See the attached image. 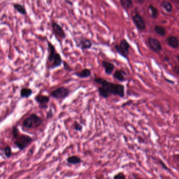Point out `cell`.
I'll list each match as a JSON object with an SVG mask.
<instances>
[{
    "mask_svg": "<svg viewBox=\"0 0 179 179\" xmlns=\"http://www.w3.org/2000/svg\"><path fill=\"white\" fill-rule=\"evenodd\" d=\"M51 27L53 29V32L56 37H58L61 39H64L66 37V34L64 29L58 23L52 22Z\"/></svg>",
    "mask_w": 179,
    "mask_h": 179,
    "instance_id": "10",
    "label": "cell"
},
{
    "mask_svg": "<svg viewBox=\"0 0 179 179\" xmlns=\"http://www.w3.org/2000/svg\"><path fill=\"white\" fill-rule=\"evenodd\" d=\"M67 161L68 163H70L71 164H77L81 162V159L79 157L76 156L68 157L67 158Z\"/></svg>",
    "mask_w": 179,
    "mask_h": 179,
    "instance_id": "22",
    "label": "cell"
},
{
    "mask_svg": "<svg viewBox=\"0 0 179 179\" xmlns=\"http://www.w3.org/2000/svg\"><path fill=\"white\" fill-rule=\"evenodd\" d=\"M74 75L80 78H87L92 75L91 70L88 68H84L80 71H77L74 73Z\"/></svg>",
    "mask_w": 179,
    "mask_h": 179,
    "instance_id": "15",
    "label": "cell"
},
{
    "mask_svg": "<svg viewBox=\"0 0 179 179\" xmlns=\"http://www.w3.org/2000/svg\"><path fill=\"white\" fill-rule=\"evenodd\" d=\"M120 3L121 7L125 11L129 10L133 6V2L131 0H120Z\"/></svg>",
    "mask_w": 179,
    "mask_h": 179,
    "instance_id": "21",
    "label": "cell"
},
{
    "mask_svg": "<svg viewBox=\"0 0 179 179\" xmlns=\"http://www.w3.org/2000/svg\"><path fill=\"white\" fill-rule=\"evenodd\" d=\"M174 71L176 72V74H177V75L178 76H179V66L178 65H176L174 67Z\"/></svg>",
    "mask_w": 179,
    "mask_h": 179,
    "instance_id": "29",
    "label": "cell"
},
{
    "mask_svg": "<svg viewBox=\"0 0 179 179\" xmlns=\"http://www.w3.org/2000/svg\"><path fill=\"white\" fill-rule=\"evenodd\" d=\"M76 45L77 47L80 48L82 51L90 49L93 46V42L86 37H81L75 39Z\"/></svg>",
    "mask_w": 179,
    "mask_h": 179,
    "instance_id": "6",
    "label": "cell"
},
{
    "mask_svg": "<svg viewBox=\"0 0 179 179\" xmlns=\"http://www.w3.org/2000/svg\"><path fill=\"white\" fill-rule=\"evenodd\" d=\"M13 136L14 137H17L19 136V133H18V129L16 127H14L13 129Z\"/></svg>",
    "mask_w": 179,
    "mask_h": 179,
    "instance_id": "27",
    "label": "cell"
},
{
    "mask_svg": "<svg viewBox=\"0 0 179 179\" xmlns=\"http://www.w3.org/2000/svg\"><path fill=\"white\" fill-rule=\"evenodd\" d=\"M176 59L178 60V61H179V55H177V56H176Z\"/></svg>",
    "mask_w": 179,
    "mask_h": 179,
    "instance_id": "34",
    "label": "cell"
},
{
    "mask_svg": "<svg viewBox=\"0 0 179 179\" xmlns=\"http://www.w3.org/2000/svg\"><path fill=\"white\" fill-rule=\"evenodd\" d=\"M139 179V178H136V179Z\"/></svg>",
    "mask_w": 179,
    "mask_h": 179,
    "instance_id": "36",
    "label": "cell"
},
{
    "mask_svg": "<svg viewBox=\"0 0 179 179\" xmlns=\"http://www.w3.org/2000/svg\"><path fill=\"white\" fill-rule=\"evenodd\" d=\"M35 102L38 103L39 108L42 109H46L47 108V104L49 102V97L42 94H38L34 98Z\"/></svg>",
    "mask_w": 179,
    "mask_h": 179,
    "instance_id": "11",
    "label": "cell"
},
{
    "mask_svg": "<svg viewBox=\"0 0 179 179\" xmlns=\"http://www.w3.org/2000/svg\"><path fill=\"white\" fill-rule=\"evenodd\" d=\"M132 19L136 27L140 31H143L146 28V23L143 17L138 12H136L132 16Z\"/></svg>",
    "mask_w": 179,
    "mask_h": 179,
    "instance_id": "7",
    "label": "cell"
},
{
    "mask_svg": "<svg viewBox=\"0 0 179 179\" xmlns=\"http://www.w3.org/2000/svg\"><path fill=\"white\" fill-rule=\"evenodd\" d=\"M160 7H161L167 13H171L172 12V4L168 1H162L160 4Z\"/></svg>",
    "mask_w": 179,
    "mask_h": 179,
    "instance_id": "16",
    "label": "cell"
},
{
    "mask_svg": "<svg viewBox=\"0 0 179 179\" xmlns=\"http://www.w3.org/2000/svg\"><path fill=\"white\" fill-rule=\"evenodd\" d=\"M74 129L77 131H80L83 129L82 125H80V124L78 123L77 122H75L74 124Z\"/></svg>",
    "mask_w": 179,
    "mask_h": 179,
    "instance_id": "25",
    "label": "cell"
},
{
    "mask_svg": "<svg viewBox=\"0 0 179 179\" xmlns=\"http://www.w3.org/2000/svg\"><path fill=\"white\" fill-rule=\"evenodd\" d=\"M71 93V90L65 87H58L50 93L51 97L56 99H64L67 98Z\"/></svg>",
    "mask_w": 179,
    "mask_h": 179,
    "instance_id": "5",
    "label": "cell"
},
{
    "mask_svg": "<svg viewBox=\"0 0 179 179\" xmlns=\"http://www.w3.org/2000/svg\"><path fill=\"white\" fill-rule=\"evenodd\" d=\"M49 116V117H52V116H53V112H52L51 110H50L49 112H48V115H47V116Z\"/></svg>",
    "mask_w": 179,
    "mask_h": 179,
    "instance_id": "32",
    "label": "cell"
},
{
    "mask_svg": "<svg viewBox=\"0 0 179 179\" xmlns=\"http://www.w3.org/2000/svg\"><path fill=\"white\" fill-rule=\"evenodd\" d=\"M94 81L100 86L98 87L99 96L104 99H107L111 95L119 96L124 98L125 95V86L122 84L116 83L103 78L102 77H95Z\"/></svg>",
    "mask_w": 179,
    "mask_h": 179,
    "instance_id": "1",
    "label": "cell"
},
{
    "mask_svg": "<svg viewBox=\"0 0 179 179\" xmlns=\"http://www.w3.org/2000/svg\"><path fill=\"white\" fill-rule=\"evenodd\" d=\"M33 90L29 88L23 87L20 90V97L22 98H29L33 94Z\"/></svg>",
    "mask_w": 179,
    "mask_h": 179,
    "instance_id": "17",
    "label": "cell"
},
{
    "mask_svg": "<svg viewBox=\"0 0 179 179\" xmlns=\"http://www.w3.org/2000/svg\"><path fill=\"white\" fill-rule=\"evenodd\" d=\"M114 179H126V178L123 173L119 172L114 176Z\"/></svg>",
    "mask_w": 179,
    "mask_h": 179,
    "instance_id": "24",
    "label": "cell"
},
{
    "mask_svg": "<svg viewBox=\"0 0 179 179\" xmlns=\"http://www.w3.org/2000/svg\"><path fill=\"white\" fill-rule=\"evenodd\" d=\"M13 7L14 9L16 10L17 12L22 14L23 15H25L27 14V11L26 10L25 7L22 4L19 3L13 4Z\"/></svg>",
    "mask_w": 179,
    "mask_h": 179,
    "instance_id": "18",
    "label": "cell"
},
{
    "mask_svg": "<svg viewBox=\"0 0 179 179\" xmlns=\"http://www.w3.org/2000/svg\"><path fill=\"white\" fill-rule=\"evenodd\" d=\"M47 68L49 69H53L56 68L60 67L63 64V61L60 54L56 51L54 45L51 42L47 39Z\"/></svg>",
    "mask_w": 179,
    "mask_h": 179,
    "instance_id": "2",
    "label": "cell"
},
{
    "mask_svg": "<svg viewBox=\"0 0 179 179\" xmlns=\"http://www.w3.org/2000/svg\"><path fill=\"white\" fill-rule=\"evenodd\" d=\"M154 31L160 36L164 37L166 35V29L162 26L156 25L154 27Z\"/></svg>",
    "mask_w": 179,
    "mask_h": 179,
    "instance_id": "19",
    "label": "cell"
},
{
    "mask_svg": "<svg viewBox=\"0 0 179 179\" xmlns=\"http://www.w3.org/2000/svg\"><path fill=\"white\" fill-rule=\"evenodd\" d=\"M116 51L123 57L128 58L130 45L126 39H122L119 44L114 46Z\"/></svg>",
    "mask_w": 179,
    "mask_h": 179,
    "instance_id": "4",
    "label": "cell"
},
{
    "mask_svg": "<svg viewBox=\"0 0 179 179\" xmlns=\"http://www.w3.org/2000/svg\"><path fill=\"white\" fill-rule=\"evenodd\" d=\"M4 152H5V154L7 158H9L11 157V154H12V151H11V148L9 146H7L4 149Z\"/></svg>",
    "mask_w": 179,
    "mask_h": 179,
    "instance_id": "23",
    "label": "cell"
},
{
    "mask_svg": "<svg viewBox=\"0 0 179 179\" xmlns=\"http://www.w3.org/2000/svg\"><path fill=\"white\" fill-rule=\"evenodd\" d=\"M160 164L161 165L162 167L163 168V169L166 170H167V171H169V169H168V168L166 166V165L164 164L163 161L160 160Z\"/></svg>",
    "mask_w": 179,
    "mask_h": 179,
    "instance_id": "28",
    "label": "cell"
},
{
    "mask_svg": "<svg viewBox=\"0 0 179 179\" xmlns=\"http://www.w3.org/2000/svg\"><path fill=\"white\" fill-rule=\"evenodd\" d=\"M63 63L64 64V67L65 70L69 71H71V70H73V69L71 68V67H70V65L68 64L67 62H65V61H63Z\"/></svg>",
    "mask_w": 179,
    "mask_h": 179,
    "instance_id": "26",
    "label": "cell"
},
{
    "mask_svg": "<svg viewBox=\"0 0 179 179\" xmlns=\"http://www.w3.org/2000/svg\"><path fill=\"white\" fill-rule=\"evenodd\" d=\"M16 141L15 144L17 147L21 150H23L29 144L32 142V139L28 136L22 135L16 138Z\"/></svg>",
    "mask_w": 179,
    "mask_h": 179,
    "instance_id": "8",
    "label": "cell"
},
{
    "mask_svg": "<svg viewBox=\"0 0 179 179\" xmlns=\"http://www.w3.org/2000/svg\"><path fill=\"white\" fill-rule=\"evenodd\" d=\"M148 10L150 12V15L152 19H157L159 15V11L157 9V7H154L152 4H150L148 5Z\"/></svg>",
    "mask_w": 179,
    "mask_h": 179,
    "instance_id": "20",
    "label": "cell"
},
{
    "mask_svg": "<svg viewBox=\"0 0 179 179\" xmlns=\"http://www.w3.org/2000/svg\"><path fill=\"white\" fill-rule=\"evenodd\" d=\"M148 43L151 50L154 53H159L162 51V46L160 41L154 37H149L148 38Z\"/></svg>",
    "mask_w": 179,
    "mask_h": 179,
    "instance_id": "9",
    "label": "cell"
},
{
    "mask_svg": "<svg viewBox=\"0 0 179 179\" xmlns=\"http://www.w3.org/2000/svg\"><path fill=\"white\" fill-rule=\"evenodd\" d=\"M66 3H68L69 4V5H70L73 6V3H72L71 2H70V1H66Z\"/></svg>",
    "mask_w": 179,
    "mask_h": 179,
    "instance_id": "33",
    "label": "cell"
},
{
    "mask_svg": "<svg viewBox=\"0 0 179 179\" xmlns=\"http://www.w3.org/2000/svg\"><path fill=\"white\" fill-rule=\"evenodd\" d=\"M164 61H165L166 63H169L170 61V58L168 56H165L164 57Z\"/></svg>",
    "mask_w": 179,
    "mask_h": 179,
    "instance_id": "30",
    "label": "cell"
},
{
    "mask_svg": "<svg viewBox=\"0 0 179 179\" xmlns=\"http://www.w3.org/2000/svg\"><path fill=\"white\" fill-rule=\"evenodd\" d=\"M166 42L171 48L177 49L179 47V39L176 36L173 35L168 36L166 39Z\"/></svg>",
    "mask_w": 179,
    "mask_h": 179,
    "instance_id": "13",
    "label": "cell"
},
{
    "mask_svg": "<svg viewBox=\"0 0 179 179\" xmlns=\"http://www.w3.org/2000/svg\"><path fill=\"white\" fill-rule=\"evenodd\" d=\"M113 77L114 79L118 80L120 82H125L126 81L127 74L124 70L122 69H118L116 70L113 74Z\"/></svg>",
    "mask_w": 179,
    "mask_h": 179,
    "instance_id": "14",
    "label": "cell"
},
{
    "mask_svg": "<svg viewBox=\"0 0 179 179\" xmlns=\"http://www.w3.org/2000/svg\"><path fill=\"white\" fill-rule=\"evenodd\" d=\"M138 2H140V3H143V2H144V1H138Z\"/></svg>",
    "mask_w": 179,
    "mask_h": 179,
    "instance_id": "35",
    "label": "cell"
},
{
    "mask_svg": "<svg viewBox=\"0 0 179 179\" xmlns=\"http://www.w3.org/2000/svg\"><path fill=\"white\" fill-rule=\"evenodd\" d=\"M165 80H166V82H168V83H171V84H172V85H173V84L174 83V81H173V80H170V79H168V78H165Z\"/></svg>",
    "mask_w": 179,
    "mask_h": 179,
    "instance_id": "31",
    "label": "cell"
},
{
    "mask_svg": "<svg viewBox=\"0 0 179 179\" xmlns=\"http://www.w3.org/2000/svg\"><path fill=\"white\" fill-rule=\"evenodd\" d=\"M43 119L35 114H32L24 119L23 125L26 128H37L42 125Z\"/></svg>",
    "mask_w": 179,
    "mask_h": 179,
    "instance_id": "3",
    "label": "cell"
},
{
    "mask_svg": "<svg viewBox=\"0 0 179 179\" xmlns=\"http://www.w3.org/2000/svg\"><path fill=\"white\" fill-rule=\"evenodd\" d=\"M102 67L104 68L105 73L107 75H112L115 68V65L109 61L104 60L102 62Z\"/></svg>",
    "mask_w": 179,
    "mask_h": 179,
    "instance_id": "12",
    "label": "cell"
}]
</instances>
